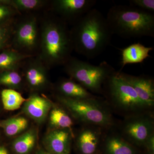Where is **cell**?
<instances>
[{
	"label": "cell",
	"mask_w": 154,
	"mask_h": 154,
	"mask_svg": "<svg viewBox=\"0 0 154 154\" xmlns=\"http://www.w3.org/2000/svg\"><path fill=\"white\" fill-rule=\"evenodd\" d=\"M70 30L74 50L88 59L101 54L110 44L113 35L106 17L94 8Z\"/></svg>",
	"instance_id": "obj_1"
},
{
	"label": "cell",
	"mask_w": 154,
	"mask_h": 154,
	"mask_svg": "<svg viewBox=\"0 0 154 154\" xmlns=\"http://www.w3.org/2000/svg\"><path fill=\"white\" fill-rule=\"evenodd\" d=\"M37 57L48 68L63 65L74 50L67 24L56 15L45 18L40 26Z\"/></svg>",
	"instance_id": "obj_2"
},
{
	"label": "cell",
	"mask_w": 154,
	"mask_h": 154,
	"mask_svg": "<svg viewBox=\"0 0 154 154\" xmlns=\"http://www.w3.org/2000/svg\"><path fill=\"white\" fill-rule=\"evenodd\" d=\"M106 19L113 35L127 38L154 37L153 13L130 5H116L109 9Z\"/></svg>",
	"instance_id": "obj_3"
},
{
	"label": "cell",
	"mask_w": 154,
	"mask_h": 154,
	"mask_svg": "<svg viewBox=\"0 0 154 154\" xmlns=\"http://www.w3.org/2000/svg\"><path fill=\"white\" fill-rule=\"evenodd\" d=\"M102 94L127 117L146 113L149 109L130 85L116 71L105 81Z\"/></svg>",
	"instance_id": "obj_4"
},
{
	"label": "cell",
	"mask_w": 154,
	"mask_h": 154,
	"mask_svg": "<svg viewBox=\"0 0 154 154\" xmlns=\"http://www.w3.org/2000/svg\"><path fill=\"white\" fill-rule=\"evenodd\" d=\"M57 98L74 117L87 125L107 128L114 124L109 108L96 97L78 100L57 95Z\"/></svg>",
	"instance_id": "obj_5"
},
{
	"label": "cell",
	"mask_w": 154,
	"mask_h": 154,
	"mask_svg": "<svg viewBox=\"0 0 154 154\" xmlns=\"http://www.w3.org/2000/svg\"><path fill=\"white\" fill-rule=\"evenodd\" d=\"M63 66L65 72L71 79L88 91L101 94L105 81L116 71L105 61L96 66L72 57Z\"/></svg>",
	"instance_id": "obj_6"
},
{
	"label": "cell",
	"mask_w": 154,
	"mask_h": 154,
	"mask_svg": "<svg viewBox=\"0 0 154 154\" xmlns=\"http://www.w3.org/2000/svg\"><path fill=\"white\" fill-rule=\"evenodd\" d=\"M40 43L38 19L33 14L17 18L11 38V48L24 54L35 56Z\"/></svg>",
	"instance_id": "obj_7"
},
{
	"label": "cell",
	"mask_w": 154,
	"mask_h": 154,
	"mask_svg": "<svg viewBox=\"0 0 154 154\" xmlns=\"http://www.w3.org/2000/svg\"><path fill=\"white\" fill-rule=\"evenodd\" d=\"M153 118L146 113L127 117L122 128V136L133 146H143L154 134Z\"/></svg>",
	"instance_id": "obj_8"
},
{
	"label": "cell",
	"mask_w": 154,
	"mask_h": 154,
	"mask_svg": "<svg viewBox=\"0 0 154 154\" xmlns=\"http://www.w3.org/2000/svg\"><path fill=\"white\" fill-rule=\"evenodd\" d=\"M96 0H54L51 2L54 15L72 25L94 8Z\"/></svg>",
	"instance_id": "obj_9"
},
{
	"label": "cell",
	"mask_w": 154,
	"mask_h": 154,
	"mask_svg": "<svg viewBox=\"0 0 154 154\" xmlns=\"http://www.w3.org/2000/svg\"><path fill=\"white\" fill-rule=\"evenodd\" d=\"M23 63V74L29 89L33 91L46 89L49 85L48 68L37 56L27 59Z\"/></svg>",
	"instance_id": "obj_10"
},
{
	"label": "cell",
	"mask_w": 154,
	"mask_h": 154,
	"mask_svg": "<svg viewBox=\"0 0 154 154\" xmlns=\"http://www.w3.org/2000/svg\"><path fill=\"white\" fill-rule=\"evenodd\" d=\"M73 132L68 129H52L43 140L45 150L52 154H68L70 151Z\"/></svg>",
	"instance_id": "obj_11"
},
{
	"label": "cell",
	"mask_w": 154,
	"mask_h": 154,
	"mask_svg": "<svg viewBox=\"0 0 154 154\" xmlns=\"http://www.w3.org/2000/svg\"><path fill=\"white\" fill-rule=\"evenodd\" d=\"M119 75L130 85L141 100L149 108L154 105V81L146 75L134 76L119 71Z\"/></svg>",
	"instance_id": "obj_12"
},
{
	"label": "cell",
	"mask_w": 154,
	"mask_h": 154,
	"mask_svg": "<svg viewBox=\"0 0 154 154\" xmlns=\"http://www.w3.org/2000/svg\"><path fill=\"white\" fill-rule=\"evenodd\" d=\"M53 102L45 96L33 93L24 102L22 111L38 124L43 123L52 108Z\"/></svg>",
	"instance_id": "obj_13"
},
{
	"label": "cell",
	"mask_w": 154,
	"mask_h": 154,
	"mask_svg": "<svg viewBox=\"0 0 154 154\" xmlns=\"http://www.w3.org/2000/svg\"><path fill=\"white\" fill-rule=\"evenodd\" d=\"M101 128L87 125L79 133L76 146L81 154H95L102 140Z\"/></svg>",
	"instance_id": "obj_14"
},
{
	"label": "cell",
	"mask_w": 154,
	"mask_h": 154,
	"mask_svg": "<svg viewBox=\"0 0 154 154\" xmlns=\"http://www.w3.org/2000/svg\"><path fill=\"white\" fill-rule=\"evenodd\" d=\"M57 89L60 96L73 99H84L95 97L77 82L69 79H63L59 82Z\"/></svg>",
	"instance_id": "obj_15"
},
{
	"label": "cell",
	"mask_w": 154,
	"mask_h": 154,
	"mask_svg": "<svg viewBox=\"0 0 154 154\" xmlns=\"http://www.w3.org/2000/svg\"><path fill=\"white\" fill-rule=\"evenodd\" d=\"M153 50L152 47H146L139 42L121 49V69L127 64L143 62L149 57V53Z\"/></svg>",
	"instance_id": "obj_16"
},
{
	"label": "cell",
	"mask_w": 154,
	"mask_h": 154,
	"mask_svg": "<svg viewBox=\"0 0 154 154\" xmlns=\"http://www.w3.org/2000/svg\"><path fill=\"white\" fill-rule=\"evenodd\" d=\"M32 56L8 48L0 52V73L11 70H19L23 63Z\"/></svg>",
	"instance_id": "obj_17"
},
{
	"label": "cell",
	"mask_w": 154,
	"mask_h": 154,
	"mask_svg": "<svg viewBox=\"0 0 154 154\" xmlns=\"http://www.w3.org/2000/svg\"><path fill=\"white\" fill-rule=\"evenodd\" d=\"M37 139V130L30 128L13 141L12 149L16 154H29L35 146Z\"/></svg>",
	"instance_id": "obj_18"
},
{
	"label": "cell",
	"mask_w": 154,
	"mask_h": 154,
	"mask_svg": "<svg viewBox=\"0 0 154 154\" xmlns=\"http://www.w3.org/2000/svg\"><path fill=\"white\" fill-rule=\"evenodd\" d=\"M104 143L105 154H137L134 146L120 136L110 135Z\"/></svg>",
	"instance_id": "obj_19"
},
{
	"label": "cell",
	"mask_w": 154,
	"mask_h": 154,
	"mask_svg": "<svg viewBox=\"0 0 154 154\" xmlns=\"http://www.w3.org/2000/svg\"><path fill=\"white\" fill-rule=\"evenodd\" d=\"M48 115L50 125L53 129H68L73 132L72 119L62 108L53 103Z\"/></svg>",
	"instance_id": "obj_20"
},
{
	"label": "cell",
	"mask_w": 154,
	"mask_h": 154,
	"mask_svg": "<svg viewBox=\"0 0 154 154\" xmlns=\"http://www.w3.org/2000/svg\"><path fill=\"white\" fill-rule=\"evenodd\" d=\"M29 125V121L23 116L11 117L0 121V128L9 137L15 136L24 131Z\"/></svg>",
	"instance_id": "obj_21"
},
{
	"label": "cell",
	"mask_w": 154,
	"mask_h": 154,
	"mask_svg": "<svg viewBox=\"0 0 154 154\" xmlns=\"http://www.w3.org/2000/svg\"><path fill=\"white\" fill-rule=\"evenodd\" d=\"M0 97L4 109L8 111L18 110L26 100L18 91L8 88L3 89Z\"/></svg>",
	"instance_id": "obj_22"
},
{
	"label": "cell",
	"mask_w": 154,
	"mask_h": 154,
	"mask_svg": "<svg viewBox=\"0 0 154 154\" xmlns=\"http://www.w3.org/2000/svg\"><path fill=\"white\" fill-rule=\"evenodd\" d=\"M2 2L11 6L20 14L29 13L42 9L48 1L45 0H0Z\"/></svg>",
	"instance_id": "obj_23"
},
{
	"label": "cell",
	"mask_w": 154,
	"mask_h": 154,
	"mask_svg": "<svg viewBox=\"0 0 154 154\" xmlns=\"http://www.w3.org/2000/svg\"><path fill=\"white\" fill-rule=\"evenodd\" d=\"M0 85L16 91L21 89L23 85V78L19 70H11L1 73Z\"/></svg>",
	"instance_id": "obj_24"
},
{
	"label": "cell",
	"mask_w": 154,
	"mask_h": 154,
	"mask_svg": "<svg viewBox=\"0 0 154 154\" xmlns=\"http://www.w3.org/2000/svg\"><path fill=\"white\" fill-rule=\"evenodd\" d=\"M16 19L7 24L0 25V52L11 47L14 23Z\"/></svg>",
	"instance_id": "obj_25"
},
{
	"label": "cell",
	"mask_w": 154,
	"mask_h": 154,
	"mask_svg": "<svg viewBox=\"0 0 154 154\" xmlns=\"http://www.w3.org/2000/svg\"><path fill=\"white\" fill-rule=\"evenodd\" d=\"M21 15L11 6L0 1V25L12 22Z\"/></svg>",
	"instance_id": "obj_26"
},
{
	"label": "cell",
	"mask_w": 154,
	"mask_h": 154,
	"mask_svg": "<svg viewBox=\"0 0 154 154\" xmlns=\"http://www.w3.org/2000/svg\"><path fill=\"white\" fill-rule=\"evenodd\" d=\"M129 2L130 5L147 12L154 13V0H131Z\"/></svg>",
	"instance_id": "obj_27"
},
{
	"label": "cell",
	"mask_w": 154,
	"mask_h": 154,
	"mask_svg": "<svg viewBox=\"0 0 154 154\" xmlns=\"http://www.w3.org/2000/svg\"><path fill=\"white\" fill-rule=\"evenodd\" d=\"M143 146L145 147L150 154L154 153V134H152L146 141Z\"/></svg>",
	"instance_id": "obj_28"
},
{
	"label": "cell",
	"mask_w": 154,
	"mask_h": 154,
	"mask_svg": "<svg viewBox=\"0 0 154 154\" xmlns=\"http://www.w3.org/2000/svg\"><path fill=\"white\" fill-rule=\"evenodd\" d=\"M0 154H9L8 150L4 146H0Z\"/></svg>",
	"instance_id": "obj_29"
},
{
	"label": "cell",
	"mask_w": 154,
	"mask_h": 154,
	"mask_svg": "<svg viewBox=\"0 0 154 154\" xmlns=\"http://www.w3.org/2000/svg\"><path fill=\"white\" fill-rule=\"evenodd\" d=\"M36 154H52L48 152H46V151L45 150L43 149H39L37 152H36Z\"/></svg>",
	"instance_id": "obj_30"
},
{
	"label": "cell",
	"mask_w": 154,
	"mask_h": 154,
	"mask_svg": "<svg viewBox=\"0 0 154 154\" xmlns=\"http://www.w3.org/2000/svg\"><path fill=\"white\" fill-rule=\"evenodd\" d=\"M0 100H1V97H0Z\"/></svg>",
	"instance_id": "obj_31"
},
{
	"label": "cell",
	"mask_w": 154,
	"mask_h": 154,
	"mask_svg": "<svg viewBox=\"0 0 154 154\" xmlns=\"http://www.w3.org/2000/svg\"></svg>",
	"instance_id": "obj_32"
}]
</instances>
